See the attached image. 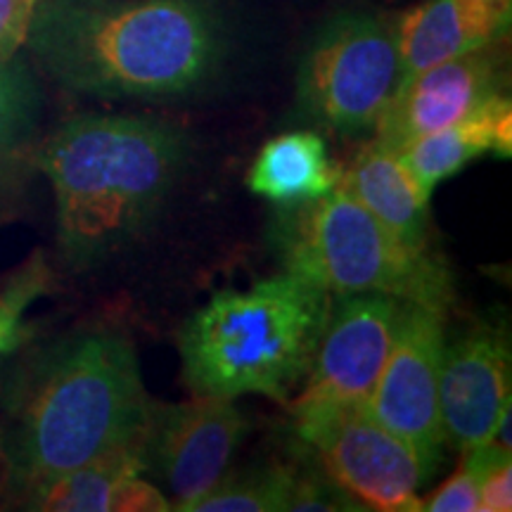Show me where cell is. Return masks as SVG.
Masks as SVG:
<instances>
[{"label": "cell", "mask_w": 512, "mask_h": 512, "mask_svg": "<svg viewBox=\"0 0 512 512\" xmlns=\"http://www.w3.org/2000/svg\"><path fill=\"white\" fill-rule=\"evenodd\" d=\"M27 46L69 91L147 100L207 86L228 38L207 0H38Z\"/></svg>", "instance_id": "1"}, {"label": "cell", "mask_w": 512, "mask_h": 512, "mask_svg": "<svg viewBox=\"0 0 512 512\" xmlns=\"http://www.w3.org/2000/svg\"><path fill=\"white\" fill-rule=\"evenodd\" d=\"M190 143L169 121L79 114L38 150L57 207V245L69 266L91 268L155 221Z\"/></svg>", "instance_id": "2"}, {"label": "cell", "mask_w": 512, "mask_h": 512, "mask_svg": "<svg viewBox=\"0 0 512 512\" xmlns=\"http://www.w3.org/2000/svg\"><path fill=\"white\" fill-rule=\"evenodd\" d=\"M138 351L119 330L57 339L29 366L17 394L12 470L27 489L140 444L150 413Z\"/></svg>", "instance_id": "3"}, {"label": "cell", "mask_w": 512, "mask_h": 512, "mask_svg": "<svg viewBox=\"0 0 512 512\" xmlns=\"http://www.w3.org/2000/svg\"><path fill=\"white\" fill-rule=\"evenodd\" d=\"M332 297L290 273L216 292L178 332L192 394L287 403L316 356Z\"/></svg>", "instance_id": "4"}, {"label": "cell", "mask_w": 512, "mask_h": 512, "mask_svg": "<svg viewBox=\"0 0 512 512\" xmlns=\"http://www.w3.org/2000/svg\"><path fill=\"white\" fill-rule=\"evenodd\" d=\"M271 242L285 273L330 297L389 294L441 313L456 302L446 261L396 238L339 185L318 200L280 207Z\"/></svg>", "instance_id": "5"}, {"label": "cell", "mask_w": 512, "mask_h": 512, "mask_svg": "<svg viewBox=\"0 0 512 512\" xmlns=\"http://www.w3.org/2000/svg\"><path fill=\"white\" fill-rule=\"evenodd\" d=\"M401 81L396 24L366 10L325 19L299 57L294 112L335 136H366Z\"/></svg>", "instance_id": "6"}, {"label": "cell", "mask_w": 512, "mask_h": 512, "mask_svg": "<svg viewBox=\"0 0 512 512\" xmlns=\"http://www.w3.org/2000/svg\"><path fill=\"white\" fill-rule=\"evenodd\" d=\"M294 434L316 453L320 470L363 510L420 512L430 482L406 441L370 413L368 403L290 408Z\"/></svg>", "instance_id": "7"}, {"label": "cell", "mask_w": 512, "mask_h": 512, "mask_svg": "<svg viewBox=\"0 0 512 512\" xmlns=\"http://www.w3.org/2000/svg\"><path fill=\"white\" fill-rule=\"evenodd\" d=\"M249 432L235 399L192 394L183 403H155L140 439L143 472L164 486L171 510L192 505L226 477Z\"/></svg>", "instance_id": "8"}, {"label": "cell", "mask_w": 512, "mask_h": 512, "mask_svg": "<svg viewBox=\"0 0 512 512\" xmlns=\"http://www.w3.org/2000/svg\"><path fill=\"white\" fill-rule=\"evenodd\" d=\"M446 347V313L406 304L399 328L377 377L368 408L377 420L406 441L427 479L444 456V427L439 411V373Z\"/></svg>", "instance_id": "9"}, {"label": "cell", "mask_w": 512, "mask_h": 512, "mask_svg": "<svg viewBox=\"0 0 512 512\" xmlns=\"http://www.w3.org/2000/svg\"><path fill=\"white\" fill-rule=\"evenodd\" d=\"M406 304L389 294L332 297L316 356L290 408L366 403L392 351Z\"/></svg>", "instance_id": "10"}, {"label": "cell", "mask_w": 512, "mask_h": 512, "mask_svg": "<svg viewBox=\"0 0 512 512\" xmlns=\"http://www.w3.org/2000/svg\"><path fill=\"white\" fill-rule=\"evenodd\" d=\"M508 86V62L501 43L415 72L399 81L377 119L373 140L399 150L425 133L467 117Z\"/></svg>", "instance_id": "11"}, {"label": "cell", "mask_w": 512, "mask_h": 512, "mask_svg": "<svg viewBox=\"0 0 512 512\" xmlns=\"http://www.w3.org/2000/svg\"><path fill=\"white\" fill-rule=\"evenodd\" d=\"M510 344L494 325H479L446 344L439 411L446 444L467 453L496 437L510 415Z\"/></svg>", "instance_id": "12"}, {"label": "cell", "mask_w": 512, "mask_h": 512, "mask_svg": "<svg viewBox=\"0 0 512 512\" xmlns=\"http://www.w3.org/2000/svg\"><path fill=\"white\" fill-rule=\"evenodd\" d=\"M512 0H425L396 22L401 79L453 57L503 43Z\"/></svg>", "instance_id": "13"}, {"label": "cell", "mask_w": 512, "mask_h": 512, "mask_svg": "<svg viewBox=\"0 0 512 512\" xmlns=\"http://www.w3.org/2000/svg\"><path fill=\"white\" fill-rule=\"evenodd\" d=\"M420 188L432 195L446 178L484 155H512V105L508 95H496L467 117L411 140L394 150Z\"/></svg>", "instance_id": "14"}, {"label": "cell", "mask_w": 512, "mask_h": 512, "mask_svg": "<svg viewBox=\"0 0 512 512\" xmlns=\"http://www.w3.org/2000/svg\"><path fill=\"white\" fill-rule=\"evenodd\" d=\"M339 188L366 207L396 238L430 249V197L394 150L375 140L358 152Z\"/></svg>", "instance_id": "15"}, {"label": "cell", "mask_w": 512, "mask_h": 512, "mask_svg": "<svg viewBox=\"0 0 512 512\" xmlns=\"http://www.w3.org/2000/svg\"><path fill=\"white\" fill-rule=\"evenodd\" d=\"M342 171L316 131H292L261 147L249 166L247 185L254 195L278 207H294L335 190Z\"/></svg>", "instance_id": "16"}, {"label": "cell", "mask_w": 512, "mask_h": 512, "mask_svg": "<svg viewBox=\"0 0 512 512\" xmlns=\"http://www.w3.org/2000/svg\"><path fill=\"white\" fill-rule=\"evenodd\" d=\"M133 475H143L140 444L112 448L91 463L29 489V508L43 512H110L112 494Z\"/></svg>", "instance_id": "17"}, {"label": "cell", "mask_w": 512, "mask_h": 512, "mask_svg": "<svg viewBox=\"0 0 512 512\" xmlns=\"http://www.w3.org/2000/svg\"><path fill=\"white\" fill-rule=\"evenodd\" d=\"M297 467L252 465L240 472H226L209 494L192 505L190 512H287Z\"/></svg>", "instance_id": "18"}, {"label": "cell", "mask_w": 512, "mask_h": 512, "mask_svg": "<svg viewBox=\"0 0 512 512\" xmlns=\"http://www.w3.org/2000/svg\"><path fill=\"white\" fill-rule=\"evenodd\" d=\"M41 117V88L19 57L0 62V171L27 150Z\"/></svg>", "instance_id": "19"}, {"label": "cell", "mask_w": 512, "mask_h": 512, "mask_svg": "<svg viewBox=\"0 0 512 512\" xmlns=\"http://www.w3.org/2000/svg\"><path fill=\"white\" fill-rule=\"evenodd\" d=\"M472 467L479 486V512H510L512 510V460L510 448L498 441L463 453Z\"/></svg>", "instance_id": "20"}, {"label": "cell", "mask_w": 512, "mask_h": 512, "mask_svg": "<svg viewBox=\"0 0 512 512\" xmlns=\"http://www.w3.org/2000/svg\"><path fill=\"white\" fill-rule=\"evenodd\" d=\"M43 287H46V271L38 264H31L0 294V356L8 354L24 339L22 316L43 292Z\"/></svg>", "instance_id": "21"}, {"label": "cell", "mask_w": 512, "mask_h": 512, "mask_svg": "<svg viewBox=\"0 0 512 512\" xmlns=\"http://www.w3.org/2000/svg\"><path fill=\"white\" fill-rule=\"evenodd\" d=\"M349 512L363 510L354 498L344 494L323 470L299 472L294 477L287 512Z\"/></svg>", "instance_id": "22"}, {"label": "cell", "mask_w": 512, "mask_h": 512, "mask_svg": "<svg viewBox=\"0 0 512 512\" xmlns=\"http://www.w3.org/2000/svg\"><path fill=\"white\" fill-rule=\"evenodd\" d=\"M422 510L427 512H479V486L472 467L463 465L430 496L422 498Z\"/></svg>", "instance_id": "23"}, {"label": "cell", "mask_w": 512, "mask_h": 512, "mask_svg": "<svg viewBox=\"0 0 512 512\" xmlns=\"http://www.w3.org/2000/svg\"><path fill=\"white\" fill-rule=\"evenodd\" d=\"M38 0H0V62L27 46Z\"/></svg>", "instance_id": "24"}, {"label": "cell", "mask_w": 512, "mask_h": 512, "mask_svg": "<svg viewBox=\"0 0 512 512\" xmlns=\"http://www.w3.org/2000/svg\"><path fill=\"white\" fill-rule=\"evenodd\" d=\"M171 501L143 475L124 479L112 494L110 512H169Z\"/></svg>", "instance_id": "25"}]
</instances>
